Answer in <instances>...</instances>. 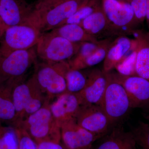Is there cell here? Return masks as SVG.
Masks as SVG:
<instances>
[{
    "label": "cell",
    "mask_w": 149,
    "mask_h": 149,
    "mask_svg": "<svg viewBox=\"0 0 149 149\" xmlns=\"http://www.w3.org/2000/svg\"><path fill=\"white\" fill-rule=\"evenodd\" d=\"M145 117L149 121V112L147 114L145 115Z\"/></svg>",
    "instance_id": "cell-35"
},
{
    "label": "cell",
    "mask_w": 149,
    "mask_h": 149,
    "mask_svg": "<svg viewBox=\"0 0 149 149\" xmlns=\"http://www.w3.org/2000/svg\"><path fill=\"white\" fill-rule=\"evenodd\" d=\"M35 66L33 74L49 100L67 92L65 74L70 68L68 62L48 63L37 61Z\"/></svg>",
    "instance_id": "cell-3"
},
{
    "label": "cell",
    "mask_w": 149,
    "mask_h": 149,
    "mask_svg": "<svg viewBox=\"0 0 149 149\" xmlns=\"http://www.w3.org/2000/svg\"><path fill=\"white\" fill-rule=\"evenodd\" d=\"M73 0H38L34 4V10L43 11L49 9L61 3Z\"/></svg>",
    "instance_id": "cell-31"
},
{
    "label": "cell",
    "mask_w": 149,
    "mask_h": 149,
    "mask_svg": "<svg viewBox=\"0 0 149 149\" xmlns=\"http://www.w3.org/2000/svg\"><path fill=\"white\" fill-rule=\"evenodd\" d=\"M65 80L67 92L76 94L80 92L85 87L87 77L80 70L70 68L65 74Z\"/></svg>",
    "instance_id": "cell-23"
},
{
    "label": "cell",
    "mask_w": 149,
    "mask_h": 149,
    "mask_svg": "<svg viewBox=\"0 0 149 149\" xmlns=\"http://www.w3.org/2000/svg\"><path fill=\"white\" fill-rule=\"evenodd\" d=\"M108 73L103 70H93L87 77L84 88L76 93L81 106L99 105L106 88Z\"/></svg>",
    "instance_id": "cell-14"
},
{
    "label": "cell",
    "mask_w": 149,
    "mask_h": 149,
    "mask_svg": "<svg viewBox=\"0 0 149 149\" xmlns=\"http://www.w3.org/2000/svg\"><path fill=\"white\" fill-rule=\"evenodd\" d=\"M34 9V5L25 0H0V19L5 30L8 27L27 23Z\"/></svg>",
    "instance_id": "cell-13"
},
{
    "label": "cell",
    "mask_w": 149,
    "mask_h": 149,
    "mask_svg": "<svg viewBox=\"0 0 149 149\" xmlns=\"http://www.w3.org/2000/svg\"><path fill=\"white\" fill-rule=\"evenodd\" d=\"M5 31L4 27L1 20L0 19V37H1Z\"/></svg>",
    "instance_id": "cell-34"
},
{
    "label": "cell",
    "mask_w": 149,
    "mask_h": 149,
    "mask_svg": "<svg viewBox=\"0 0 149 149\" xmlns=\"http://www.w3.org/2000/svg\"><path fill=\"white\" fill-rule=\"evenodd\" d=\"M24 80H11L0 83V121L11 125L15 118V110L12 98L14 85Z\"/></svg>",
    "instance_id": "cell-20"
},
{
    "label": "cell",
    "mask_w": 149,
    "mask_h": 149,
    "mask_svg": "<svg viewBox=\"0 0 149 149\" xmlns=\"http://www.w3.org/2000/svg\"><path fill=\"white\" fill-rule=\"evenodd\" d=\"M49 100L40 109L17 125L23 128L37 143L45 141H61V128L53 116Z\"/></svg>",
    "instance_id": "cell-2"
},
{
    "label": "cell",
    "mask_w": 149,
    "mask_h": 149,
    "mask_svg": "<svg viewBox=\"0 0 149 149\" xmlns=\"http://www.w3.org/2000/svg\"><path fill=\"white\" fill-rule=\"evenodd\" d=\"M108 73V81L99 105L106 114L111 124L122 118L130 109V103L124 87Z\"/></svg>",
    "instance_id": "cell-8"
},
{
    "label": "cell",
    "mask_w": 149,
    "mask_h": 149,
    "mask_svg": "<svg viewBox=\"0 0 149 149\" xmlns=\"http://www.w3.org/2000/svg\"><path fill=\"white\" fill-rule=\"evenodd\" d=\"M0 149H19L18 139L14 127L3 125L1 121Z\"/></svg>",
    "instance_id": "cell-25"
},
{
    "label": "cell",
    "mask_w": 149,
    "mask_h": 149,
    "mask_svg": "<svg viewBox=\"0 0 149 149\" xmlns=\"http://www.w3.org/2000/svg\"><path fill=\"white\" fill-rule=\"evenodd\" d=\"M53 35L60 36L73 43L92 42L97 43L100 40L88 34L79 24H63L49 31Z\"/></svg>",
    "instance_id": "cell-21"
},
{
    "label": "cell",
    "mask_w": 149,
    "mask_h": 149,
    "mask_svg": "<svg viewBox=\"0 0 149 149\" xmlns=\"http://www.w3.org/2000/svg\"><path fill=\"white\" fill-rule=\"evenodd\" d=\"M37 59L35 47L0 57V83L25 80L26 73Z\"/></svg>",
    "instance_id": "cell-7"
},
{
    "label": "cell",
    "mask_w": 149,
    "mask_h": 149,
    "mask_svg": "<svg viewBox=\"0 0 149 149\" xmlns=\"http://www.w3.org/2000/svg\"><path fill=\"white\" fill-rule=\"evenodd\" d=\"M12 98L16 113L14 121L11 125L12 126L40 109L49 100L40 88L34 74L28 80L14 85Z\"/></svg>",
    "instance_id": "cell-1"
},
{
    "label": "cell",
    "mask_w": 149,
    "mask_h": 149,
    "mask_svg": "<svg viewBox=\"0 0 149 149\" xmlns=\"http://www.w3.org/2000/svg\"><path fill=\"white\" fill-rule=\"evenodd\" d=\"M102 6L116 36L133 34L136 21L129 2L118 0H102Z\"/></svg>",
    "instance_id": "cell-9"
},
{
    "label": "cell",
    "mask_w": 149,
    "mask_h": 149,
    "mask_svg": "<svg viewBox=\"0 0 149 149\" xmlns=\"http://www.w3.org/2000/svg\"><path fill=\"white\" fill-rule=\"evenodd\" d=\"M146 20L149 27V0L147 1L146 15Z\"/></svg>",
    "instance_id": "cell-33"
},
{
    "label": "cell",
    "mask_w": 149,
    "mask_h": 149,
    "mask_svg": "<svg viewBox=\"0 0 149 149\" xmlns=\"http://www.w3.org/2000/svg\"><path fill=\"white\" fill-rule=\"evenodd\" d=\"M75 120L81 127L101 137L108 132L111 125L99 105L81 106Z\"/></svg>",
    "instance_id": "cell-12"
},
{
    "label": "cell",
    "mask_w": 149,
    "mask_h": 149,
    "mask_svg": "<svg viewBox=\"0 0 149 149\" xmlns=\"http://www.w3.org/2000/svg\"><path fill=\"white\" fill-rule=\"evenodd\" d=\"M61 141H45L37 143L38 149H65Z\"/></svg>",
    "instance_id": "cell-32"
},
{
    "label": "cell",
    "mask_w": 149,
    "mask_h": 149,
    "mask_svg": "<svg viewBox=\"0 0 149 149\" xmlns=\"http://www.w3.org/2000/svg\"><path fill=\"white\" fill-rule=\"evenodd\" d=\"M136 40L125 35L118 36L110 45L104 61L103 70L110 72L130 52L136 49Z\"/></svg>",
    "instance_id": "cell-17"
},
{
    "label": "cell",
    "mask_w": 149,
    "mask_h": 149,
    "mask_svg": "<svg viewBox=\"0 0 149 149\" xmlns=\"http://www.w3.org/2000/svg\"><path fill=\"white\" fill-rule=\"evenodd\" d=\"M147 1L128 0V2L133 9L135 18L138 23H142L146 19Z\"/></svg>",
    "instance_id": "cell-30"
},
{
    "label": "cell",
    "mask_w": 149,
    "mask_h": 149,
    "mask_svg": "<svg viewBox=\"0 0 149 149\" xmlns=\"http://www.w3.org/2000/svg\"><path fill=\"white\" fill-rule=\"evenodd\" d=\"M133 34L136 43V74L149 81V32L136 30Z\"/></svg>",
    "instance_id": "cell-18"
},
{
    "label": "cell",
    "mask_w": 149,
    "mask_h": 149,
    "mask_svg": "<svg viewBox=\"0 0 149 149\" xmlns=\"http://www.w3.org/2000/svg\"><path fill=\"white\" fill-rule=\"evenodd\" d=\"M61 141L65 149H91L101 136L81 127L75 119L61 126Z\"/></svg>",
    "instance_id": "cell-11"
},
{
    "label": "cell",
    "mask_w": 149,
    "mask_h": 149,
    "mask_svg": "<svg viewBox=\"0 0 149 149\" xmlns=\"http://www.w3.org/2000/svg\"><path fill=\"white\" fill-rule=\"evenodd\" d=\"M113 40V37H112L101 40L98 48L93 53L70 67L71 69L81 70L100 63L105 58L110 45Z\"/></svg>",
    "instance_id": "cell-22"
},
{
    "label": "cell",
    "mask_w": 149,
    "mask_h": 149,
    "mask_svg": "<svg viewBox=\"0 0 149 149\" xmlns=\"http://www.w3.org/2000/svg\"><path fill=\"white\" fill-rule=\"evenodd\" d=\"M98 140L91 149H137L132 132L125 131L122 127H115Z\"/></svg>",
    "instance_id": "cell-16"
},
{
    "label": "cell",
    "mask_w": 149,
    "mask_h": 149,
    "mask_svg": "<svg viewBox=\"0 0 149 149\" xmlns=\"http://www.w3.org/2000/svg\"><path fill=\"white\" fill-rule=\"evenodd\" d=\"M80 25L88 34L98 40V38H108L116 36L102 6L85 19Z\"/></svg>",
    "instance_id": "cell-19"
},
{
    "label": "cell",
    "mask_w": 149,
    "mask_h": 149,
    "mask_svg": "<svg viewBox=\"0 0 149 149\" xmlns=\"http://www.w3.org/2000/svg\"><path fill=\"white\" fill-rule=\"evenodd\" d=\"M50 107L55 120L60 127L65 123L75 120L81 106L76 94L67 92L58 96Z\"/></svg>",
    "instance_id": "cell-15"
},
{
    "label": "cell",
    "mask_w": 149,
    "mask_h": 149,
    "mask_svg": "<svg viewBox=\"0 0 149 149\" xmlns=\"http://www.w3.org/2000/svg\"><path fill=\"white\" fill-rule=\"evenodd\" d=\"M114 80L124 87L131 108L149 106V81L137 75H125L110 73Z\"/></svg>",
    "instance_id": "cell-10"
},
{
    "label": "cell",
    "mask_w": 149,
    "mask_h": 149,
    "mask_svg": "<svg viewBox=\"0 0 149 149\" xmlns=\"http://www.w3.org/2000/svg\"><path fill=\"white\" fill-rule=\"evenodd\" d=\"M42 35L37 27L27 23L8 27L1 37L0 57L35 47Z\"/></svg>",
    "instance_id": "cell-6"
},
{
    "label": "cell",
    "mask_w": 149,
    "mask_h": 149,
    "mask_svg": "<svg viewBox=\"0 0 149 149\" xmlns=\"http://www.w3.org/2000/svg\"><path fill=\"white\" fill-rule=\"evenodd\" d=\"M101 40L97 43L92 42H84L81 43L80 48L77 53L70 60L68 61L69 66L76 64L83 60L86 57L93 53L98 48Z\"/></svg>",
    "instance_id": "cell-27"
},
{
    "label": "cell",
    "mask_w": 149,
    "mask_h": 149,
    "mask_svg": "<svg viewBox=\"0 0 149 149\" xmlns=\"http://www.w3.org/2000/svg\"><path fill=\"white\" fill-rule=\"evenodd\" d=\"M136 56V49H135L125 56L115 68H116L118 72L123 75H136L135 70Z\"/></svg>",
    "instance_id": "cell-28"
},
{
    "label": "cell",
    "mask_w": 149,
    "mask_h": 149,
    "mask_svg": "<svg viewBox=\"0 0 149 149\" xmlns=\"http://www.w3.org/2000/svg\"><path fill=\"white\" fill-rule=\"evenodd\" d=\"M89 0H73L61 3L49 9L33 10L27 23L34 25L42 33L61 26Z\"/></svg>",
    "instance_id": "cell-5"
},
{
    "label": "cell",
    "mask_w": 149,
    "mask_h": 149,
    "mask_svg": "<svg viewBox=\"0 0 149 149\" xmlns=\"http://www.w3.org/2000/svg\"><path fill=\"white\" fill-rule=\"evenodd\" d=\"M13 127L17 135L19 149H38L36 142L23 128L19 125Z\"/></svg>",
    "instance_id": "cell-29"
},
{
    "label": "cell",
    "mask_w": 149,
    "mask_h": 149,
    "mask_svg": "<svg viewBox=\"0 0 149 149\" xmlns=\"http://www.w3.org/2000/svg\"><path fill=\"white\" fill-rule=\"evenodd\" d=\"M102 6L100 0H89L87 4L79 9L61 25L66 24H80L94 12Z\"/></svg>",
    "instance_id": "cell-24"
},
{
    "label": "cell",
    "mask_w": 149,
    "mask_h": 149,
    "mask_svg": "<svg viewBox=\"0 0 149 149\" xmlns=\"http://www.w3.org/2000/svg\"><path fill=\"white\" fill-rule=\"evenodd\" d=\"M81 43H73L49 32L41 35L35 46L37 58L42 61L56 63L70 60L78 52Z\"/></svg>",
    "instance_id": "cell-4"
},
{
    "label": "cell",
    "mask_w": 149,
    "mask_h": 149,
    "mask_svg": "<svg viewBox=\"0 0 149 149\" xmlns=\"http://www.w3.org/2000/svg\"><path fill=\"white\" fill-rule=\"evenodd\" d=\"M137 146L141 149H149V125L140 122L132 130Z\"/></svg>",
    "instance_id": "cell-26"
}]
</instances>
